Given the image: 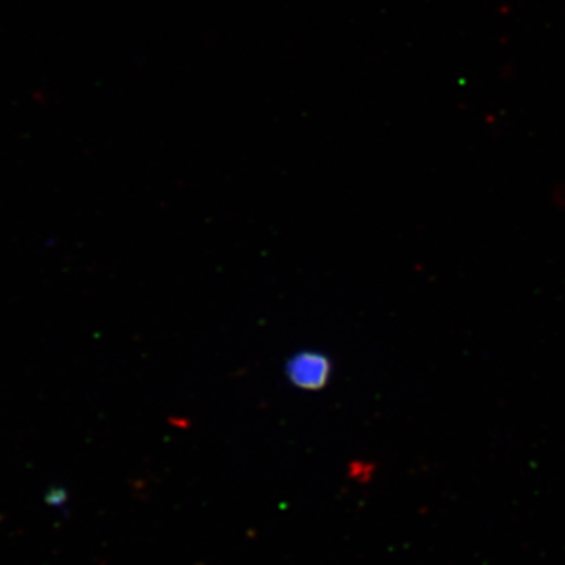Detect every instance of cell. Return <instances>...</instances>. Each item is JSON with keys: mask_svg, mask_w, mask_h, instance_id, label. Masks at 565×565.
I'll return each mask as SVG.
<instances>
[{"mask_svg": "<svg viewBox=\"0 0 565 565\" xmlns=\"http://www.w3.org/2000/svg\"><path fill=\"white\" fill-rule=\"evenodd\" d=\"M286 374H288L289 382L297 388L319 392L329 385L332 362L326 353L299 352L286 364Z\"/></svg>", "mask_w": 565, "mask_h": 565, "instance_id": "obj_1", "label": "cell"}]
</instances>
